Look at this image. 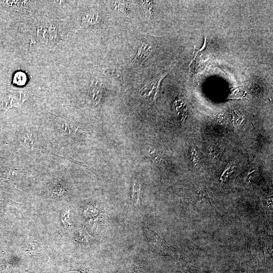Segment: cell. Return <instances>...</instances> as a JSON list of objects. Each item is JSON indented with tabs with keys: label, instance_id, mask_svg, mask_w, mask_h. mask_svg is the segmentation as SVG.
Returning <instances> with one entry per match:
<instances>
[{
	"label": "cell",
	"instance_id": "12",
	"mask_svg": "<svg viewBox=\"0 0 273 273\" xmlns=\"http://www.w3.org/2000/svg\"><path fill=\"white\" fill-rule=\"evenodd\" d=\"M142 6L144 13L148 17H150L152 12L151 3L148 1H144L143 3H142Z\"/></svg>",
	"mask_w": 273,
	"mask_h": 273
},
{
	"label": "cell",
	"instance_id": "3",
	"mask_svg": "<svg viewBox=\"0 0 273 273\" xmlns=\"http://www.w3.org/2000/svg\"><path fill=\"white\" fill-rule=\"evenodd\" d=\"M164 76L148 80L140 89L139 95L143 98H152L156 101L160 82Z\"/></svg>",
	"mask_w": 273,
	"mask_h": 273
},
{
	"label": "cell",
	"instance_id": "9",
	"mask_svg": "<svg viewBox=\"0 0 273 273\" xmlns=\"http://www.w3.org/2000/svg\"><path fill=\"white\" fill-rule=\"evenodd\" d=\"M13 80L14 84L21 86L25 84L27 80V77L25 73L19 71L15 74Z\"/></svg>",
	"mask_w": 273,
	"mask_h": 273
},
{
	"label": "cell",
	"instance_id": "8",
	"mask_svg": "<svg viewBox=\"0 0 273 273\" xmlns=\"http://www.w3.org/2000/svg\"><path fill=\"white\" fill-rule=\"evenodd\" d=\"M99 19L98 14L89 12L84 14L82 17V23L84 25L88 26L96 24Z\"/></svg>",
	"mask_w": 273,
	"mask_h": 273
},
{
	"label": "cell",
	"instance_id": "6",
	"mask_svg": "<svg viewBox=\"0 0 273 273\" xmlns=\"http://www.w3.org/2000/svg\"><path fill=\"white\" fill-rule=\"evenodd\" d=\"M142 181L140 177L137 176L133 178L131 182V202L136 209L139 210L140 205V195Z\"/></svg>",
	"mask_w": 273,
	"mask_h": 273
},
{
	"label": "cell",
	"instance_id": "5",
	"mask_svg": "<svg viewBox=\"0 0 273 273\" xmlns=\"http://www.w3.org/2000/svg\"><path fill=\"white\" fill-rule=\"evenodd\" d=\"M153 51V47L149 43L141 41L139 43L138 52L131 61L130 65L139 67L148 58Z\"/></svg>",
	"mask_w": 273,
	"mask_h": 273
},
{
	"label": "cell",
	"instance_id": "1",
	"mask_svg": "<svg viewBox=\"0 0 273 273\" xmlns=\"http://www.w3.org/2000/svg\"><path fill=\"white\" fill-rule=\"evenodd\" d=\"M142 228L147 244L152 251L161 255H177L176 249L154 231L145 224H142Z\"/></svg>",
	"mask_w": 273,
	"mask_h": 273
},
{
	"label": "cell",
	"instance_id": "4",
	"mask_svg": "<svg viewBox=\"0 0 273 273\" xmlns=\"http://www.w3.org/2000/svg\"><path fill=\"white\" fill-rule=\"evenodd\" d=\"M26 98L24 94L20 92L10 93L3 99L2 106L3 109L7 111L13 107H21Z\"/></svg>",
	"mask_w": 273,
	"mask_h": 273
},
{
	"label": "cell",
	"instance_id": "13",
	"mask_svg": "<svg viewBox=\"0 0 273 273\" xmlns=\"http://www.w3.org/2000/svg\"><path fill=\"white\" fill-rule=\"evenodd\" d=\"M233 167L231 165L227 169L224 171L223 174L221 176L222 181H225L226 179L228 177L229 175L231 173Z\"/></svg>",
	"mask_w": 273,
	"mask_h": 273
},
{
	"label": "cell",
	"instance_id": "7",
	"mask_svg": "<svg viewBox=\"0 0 273 273\" xmlns=\"http://www.w3.org/2000/svg\"><path fill=\"white\" fill-rule=\"evenodd\" d=\"M103 95V88L98 81L92 84L88 93L89 98L93 104L98 105L101 100Z\"/></svg>",
	"mask_w": 273,
	"mask_h": 273
},
{
	"label": "cell",
	"instance_id": "14",
	"mask_svg": "<svg viewBox=\"0 0 273 273\" xmlns=\"http://www.w3.org/2000/svg\"><path fill=\"white\" fill-rule=\"evenodd\" d=\"M215 120L217 123H223L225 120L224 115L222 114H218L215 117Z\"/></svg>",
	"mask_w": 273,
	"mask_h": 273
},
{
	"label": "cell",
	"instance_id": "11",
	"mask_svg": "<svg viewBox=\"0 0 273 273\" xmlns=\"http://www.w3.org/2000/svg\"><path fill=\"white\" fill-rule=\"evenodd\" d=\"M149 155L150 156L152 161L155 163H159L161 162L162 157L161 154L157 150L154 149L149 151Z\"/></svg>",
	"mask_w": 273,
	"mask_h": 273
},
{
	"label": "cell",
	"instance_id": "2",
	"mask_svg": "<svg viewBox=\"0 0 273 273\" xmlns=\"http://www.w3.org/2000/svg\"><path fill=\"white\" fill-rule=\"evenodd\" d=\"M58 26L53 22H43L39 23L36 28L38 39L47 44H54L59 38Z\"/></svg>",
	"mask_w": 273,
	"mask_h": 273
},
{
	"label": "cell",
	"instance_id": "10",
	"mask_svg": "<svg viewBox=\"0 0 273 273\" xmlns=\"http://www.w3.org/2000/svg\"><path fill=\"white\" fill-rule=\"evenodd\" d=\"M66 271H77L80 273H98L94 269L81 264L76 265L73 268Z\"/></svg>",
	"mask_w": 273,
	"mask_h": 273
}]
</instances>
